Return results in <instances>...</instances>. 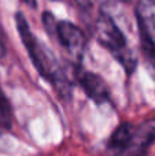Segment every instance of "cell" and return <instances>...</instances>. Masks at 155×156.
Returning a JSON list of instances; mask_svg holds the SVG:
<instances>
[{"label":"cell","mask_w":155,"mask_h":156,"mask_svg":"<svg viewBox=\"0 0 155 156\" xmlns=\"http://www.w3.org/2000/svg\"><path fill=\"white\" fill-rule=\"evenodd\" d=\"M15 23L19 37H21L26 51L29 52L30 59H32L34 67L38 70V73L43 77H45L47 80H49L51 82H54L56 86H59L60 83H67L65 81V77H63L60 69L56 66V62L52 60V58L47 52L45 47L41 45L36 40L33 33L30 32V27L22 12L15 14Z\"/></svg>","instance_id":"obj_1"},{"label":"cell","mask_w":155,"mask_h":156,"mask_svg":"<svg viewBox=\"0 0 155 156\" xmlns=\"http://www.w3.org/2000/svg\"><path fill=\"white\" fill-rule=\"evenodd\" d=\"M95 34L99 43L117 58L118 62L126 69V71L131 73L135 70L137 63L136 56L133 51L128 47L125 36L118 29V26L109 14L100 12L98 15L95 23Z\"/></svg>","instance_id":"obj_2"},{"label":"cell","mask_w":155,"mask_h":156,"mask_svg":"<svg viewBox=\"0 0 155 156\" xmlns=\"http://www.w3.org/2000/svg\"><path fill=\"white\" fill-rule=\"evenodd\" d=\"M56 38L74 60L82 59L87 48V37L78 26L67 21L58 22Z\"/></svg>","instance_id":"obj_3"},{"label":"cell","mask_w":155,"mask_h":156,"mask_svg":"<svg viewBox=\"0 0 155 156\" xmlns=\"http://www.w3.org/2000/svg\"><path fill=\"white\" fill-rule=\"evenodd\" d=\"M155 141V118L144 122L133 130L132 143L126 154L128 156H143L148 147Z\"/></svg>","instance_id":"obj_4"},{"label":"cell","mask_w":155,"mask_h":156,"mask_svg":"<svg viewBox=\"0 0 155 156\" xmlns=\"http://www.w3.org/2000/svg\"><path fill=\"white\" fill-rule=\"evenodd\" d=\"M80 83H81L84 92L89 99H92L95 103L102 104L107 101L110 96V90L107 83L100 76L95 73H82L80 76Z\"/></svg>","instance_id":"obj_5"},{"label":"cell","mask_w":155,"mask_h":156,"mask_svg":"<svg viewBox=\"0 0 155 156\" xmlns=\"http://www.w3.org/2000/svg\"><path fill=\"white\" fill-rule=\"evenodd\" d=\"M133 127L129 123H122L113 132L106 147V156H120L128 151L133 137Z\"/></svg>","instance_id":"obj_6"},{"label":"cell","mask_w":155,"mask_h":156,"mask_svg":"<svg viewBox=\"0 0 155 156\" xmlns=\"http://www.w3.org/2000/svg\"><path fill=\"white\" fill-rule=\"evenodd\" d=\"M136 15L139 26L155 38V0H137Z\"/></svg>","instance_id":"obj_7"},{"label":"cell","mask_w":155,"mask_h":156,"mask_svg":"<svg viewBox=\"0 0 155 156\" xmlns=\"http://www.w3.org/2000/svg\"><path fill=\"white\" fill-rule=\"evenodd\" d=\"M140 47H142V54L144 56V60L150 70L155 73V38H153L143 27H140Z\"/></svg>","instance_id":"obj_8"},{"label":"cell","mask_w":155,"mask_h":156,"mask_svg":"<svg viewBox=\"0 0 155 156\" xmlns=\"http://www.w3.org/2000/svg\"><path fill=\"white\" fill-rule=\"evenodd\" d=\"M43 25L44 27H45L47 33H48L49 36H56V27H58V22L55 21L54 15H52L51 12H44L43 14Z\"/></svg>","instance_id":"obj_9"},{"label":"cell","mask_w":155,"mask_h":156,"mask_svg":"<svg viewBox=\"0 0 155 156\" xmlns=\"http://www.w3.org/2000/svg\"><path fill=\"white\" fill-rule=\"evenodd\" d=\"M5 55V40H4V33L0 26V59Z\"/></svg>","instance_id":"obj_10"},{"label":"cell","mask_w":155,"mask_h":156,"mask_svg":"<svg viewBox=\"0 0 155 156\" xmlns=\"http://www.w3.org/2000/svg\"><path fill=\"white\" fill-rule=\"evenodd\" d=\"M74 2H76L81 8L87 10V8H91V7H92V2H93V0H74Z\"/></svg>","instance_id":"obj_11"},{"label":"cell","mask_w":155,"mask_h":156,"mask_svg":"<svg viewBox=\"0 0 155 156\" xmlns=\"http://www.w3.org/2000/svg\"><path fill=\"white\" fill-rule=\"evenodd\" d=\"M99 2H100L103 5H110V4H113L115 0H99Z\"/></svg>","instance_id":"obj_12"},{"label":"cell","mask_w":155,"mask_h":156,"mask_svg":"<svg viewBox=\"0 0 155 156\" xmlns=\"http://www.w3.org/2000/svg\"><path fill=\"white\" fill-rule=\"evenodd\" d=\"M26 4H29V5H32V7H34L36 5V0H23Z\"/></svg>","instance_id":"obj_13"},{"label":"cell","mask_w":155,"mask_h":156,"mask_svg":"<svg viewBox=\"0 0 155 156\" xmlns=\"http://www.w3.org/2000/svg\"><path fill=\"white\" fill-rule=\"evenodd\" d=\"M122 3H129V2H132V0H121Z\"/></svg>","instance_id":"obj_14"}]
</instances>
